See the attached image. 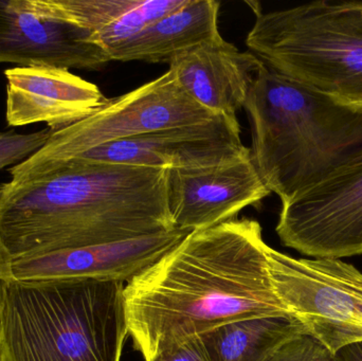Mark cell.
<instances>
[{
	"mask_svg": "<svg viewBox=\"0 0 362 361\" xmlns=\"http://www.w3.org/2000/svg\"><path fill=\"white\" fill-rule=\"evenodd\" d=\"M250 218L192 231L124 285L129 332L144 360L238 320L287 316Z\"/></svg>",
	"mask_w": 362,
	"mask_h": 361,
	"instance_id": "obj_1",
	"label": "cell"
},
{
	"mask_svg": "<svg viewBox=\"0 0 362 361\" xmlns=\"http://www.w3.org/2000/svg\"><path fill=\"white\" fill-rule=\"evenodd\" d=\"M167 173L71 159L27 179L2 184L0 239L8 259L12 262L172 230Z\"/></svg>",
	"mask_w": 362,
	"mask_h": 361,
	"instance_id": "obj_2",
	"label": "cell"
},
{
	"mask_svg": "<svg viewBox=\"0 0 362 361\" xmlns=\"http://www.w3.org/2000/svg\"><path fill=\"white\" fill-rule=\"evenodd\" d=\"M251 158L282 205L362 155V110L289 80L265 64L244 105Z\"/></svg>",
	"mask_w": 362,
	"mask_h": 361,
	"instance_id": "obj_3",
	"label": "cell"
},
{
	"mask_svg": "<svg viewBox=\"0 0 362 361\" xmlns=\"http://www.w3.org/2000/svg\"><path fill=\"white\" fill-rule=\"evenodd\" d=\"M129 336L124 282L10 279L4 288V361H121Z\"/></svg>",
	"mask_w": 362,
	"mask_h": 361,
	"instance_id": "obj_4",
	"label": "cell"
},
{
	"mask_svg": "<svg viewBox=\"0 0 362 361\" xmlns=\"http://www.w3.org/2000/svg\"><path fill=\"white\" fill-rule=\"evenodd\" d=\"M251 53L276 73L362 110V1L255 11Z\"/></svg>",
	"mask_w": 362,
	"mask_h": 361,
	"instance_id": "obj_5",
	"label": "cell"
},
{
	"mask_svg": "<svg viewBox=\"0 0 362 361\" xmlns=\"http://www.w3.org/2000/svg\"><path fill=\"white\" fill-rule=\"evenodd\" d=\"M216 114L196 103L168 70L142 86L106 99L86 118L51 131L46 143L8 169L12 182L27 179L49 165L76 158L112 142L154 131L209 122Z\"/></svg>",
	"mask_w": 362,
	"mask_h": 361,
	"instance_id": "obj_6",
	"label": "cell"
},
{
	"mask_svg": "<svg viewBox=\"0 0 362 361\" xmlns=\"http://www.w3.org/2000/svg\"><path fill=\"white\" fill-rule=\"evenodd\" d=\"M272 288L289 316L333 354L362 343V273L340 259H296L268 246Z\"/></svg>",
	"mask_w": 362,
	"mask_h": 361,
	"instance_id": "obj_7",
	"label": "cell"
},
{
	"mask_svg": "<svg viewBox=\"0 0 362 361\" xmlns=\"http://www.w3.org/2000/svg\"><path fill=\"white\" fill-rule=\"evenodd\" d=\"M276 232L313 259L362 254V155L282 205Z\"/></svg>",
	"mask_w": 362,
	"mask_h": 361,
	"instance_id": "obj_8",
	"label": "cell"
},
{
	"mask_svg": "<svg viewBox=\"0 0 362 361\" xmlns=\"http://www.w3.org/2000/svg\"><path fill=\"white\" fill-rule=\"evenodd\" d=\"M110 61L89 30L45 0H0V64L99 70Z\"/></svg>",
	"mask_w": 362,
	"mask_h": 361,
	"instance_id": "obj_9",
	"label": "cell"
},
{
	"mask_svg": "<svg viewBox=\"0 0 362 361\" xmlns=\"http://www.w3.org/2000/svg\"><path fill=\"white\" fill-rule=\"evenodd\" d=\"M236 117L171 127L99 146L74 159L161 170L217 167L251 156ZM71 160V159H70Z\"/></svg>",
	"mask_w": 362,
	"mask_h": 361,
	"instance_id": "obj_10",
	"label": "cell"
},
{
	"mask_svg": "<svg viewBox=\"0 0 362 361\" xmlns=\"http://www.w3.org/2000/svg\"><path fill=\"white\" fill-rule=\"evenodd\" d=\"M270 194L251 156L217 167L168 170V208L175 228L202 230L235 220Z\"/></svg>",
	"mask_w": 362,
	"mask_h": 361,
	"instance_id": "obj_11",
	"label": "cell"
},
{
	"mask_svg": "<svg viewBox=\"0 0 362 361\" xmlns=\"http://www.w3.org/2000/svg\"><path fill=\"white\" fill-rule=\"evenodd\" d=\"M191 230L174 228L120 243L72 248L12 261L13 280L89 279L129 282L182 242Z\"/></svg>",
	"mask_w": 362,
	"mask_h": 361,
	"instance_id": "obj_12",
	"label": "cell"
},
{
	"mask_svg": "<svg viewBox=\"0 0 362 361\" xmlns=\"http://www.w3.org/2000/svg\"><path fill=\"white\" fill-rule=\"evenodd\" d=\"M4 76L10 127L45 123L57 131L86 118L106 100L97 85L62 68L16 66Z\"/></svg>",
	"mask_w": 362,
	"mask_h": 361,
	"instance_id": "obj_13",
	"label": "cell"
},
{
	"mask_svg": "<svg viewBox=\"0 0 362 361\" xmlns=\"http://www.w3.org/2000/svg\"><path fill=\"white\" fill-rule=\"evenodd\" d=\"M262 65L253 53L242 52L218 35L181 52L170 61L169 70L204 110L236 117Z\"/></svg>",
	"mask_w": 362,
	"mask_h": 361,
	"instance_id": "obj_14",
	"label": "cell"
},
{
	"mask_svg": "<svg viewBox=\"0 0 362 361\" xmlns=\"http://www.w3.org/2000/svg\"><path fill=\"white\" fill-rule=\"evenodd\" d=\"M216 0H185L169 14L108 51L110 61L169 64L183 51L221 35Z\"/></svg>",
	"mask_w": 362,
	"mask_h": 361,
	"instance_id": "obj_15",
	"label": "cell"
},
{
	"mask_svg": "<svg viewBox=\"0 0 362 361\" xmlns=\"http://www.w3.org/2000/svg\"><path fill=\"white\" fill-rule=\"evenodd\" d=\"M185 2V0H45L53 12L89 30L106 53Z\"/></svg>",
	"mask_w": 362,
	"mask_h": 361,
	"instance_id": "obj_16",
	"label": "cell"
},
{
	"mask_svg": "<svg viewBox=\"0 0 362 361\" xmlns=\"http://www.w3.org/2000/svg\"><path fill=\"white\" fill-rule=\"evenodd\" d=\"M305 333L291 316L238 320L199 335L214 361H267L291 337Z\"/></svg>",
	"mask_w": 362,
	"mask_h": 361,
	"instance_id": "obj_17",
	"label": "cell"
},
{
	"mask_svg": "<svg viewBox=\"0 0 362 361\" xmlns=\"http://www.w3.org/2000/svg\"><path fill=\"white\" fill-rule=\"evenodd\" d=\"M52 129H47L29 134L15 131H0V171L12 167L29 158L40 150L50 137Z\"/></svg>",
	"mask_w": 362,
	"mask_h": 361,
	"instance_id": "obj_18",
	"label": "cell"
},
{
	"mask_svg": "<svg viewBox=\"0 0 362 361\" xmlns=\"http://www.w3.org/2000/svg\"><path fill=\"white\" fill-rule=\"evenodd\" d=\"M267 361H337L335 354L306 333L285 341Z\"/></svg>",
	"mask_w": 362,
	"mask_h": 361,
	"instance_id": "obj_19",
	"label": "cell"
},
{
	"mask_svg": "<svg viewBox=\"0 0 362 361\" xmlns=\"http://www.w3.org/2000/svg\"><path fill=\"white\" fill-rule=\"evenodd\" d=\"M148 361H214L200 336H194Z\"/></svg>",
	"mask_w": 362,
	"mask_h": 361,
	"instance_id": "obj_20",
	"label": "cell"
},
{
	"mask_svg": "<svg viewBox=\"0 0 362 361\" xmlns=\"http://www.w3.org/2000/svg\"><path fill=\"white\" fill-rule=\"evenodd\" d=\"M0 192H1V184H0ZM10 265L11 260L8 259L6 250H4L1 239H0V305H1L4 288H6L8 280L11 279Z\"/></svg>",
	"mask_w": 362,
	"mask_h": 361,
	"instance_id": "obj_21",
	"label": "cell"
},
{
	"mask_svg": "<svg viewBox=\"0 0 362 361\" xmlns=\"http://www.w3.org/2000/svg\"><path fill=\"white\" fill-rule=\"evenodd\" d=\"M337 361H362V343L344 348L336 354Z\"/></svg>",
	"mask_w": 362,
	"mask_h": 361,
	"instance_id": "obj_22",
	"label": "cell"
},
{
	"mask_svg": "<svg viewBox=\"0 0 362 361\" xmlns=\"http://www.w3.org/2000/svg\"><path fill=\"white\" fill-rule=\"evenodd\" d=\"M0 361H4V350H2L1 337H0Z\"/></svg>",
	"mask_w": 362,
	"mask_h": 361,
	"instance_id": "obj_23",
	"label": "cell"
}]
</instances>
